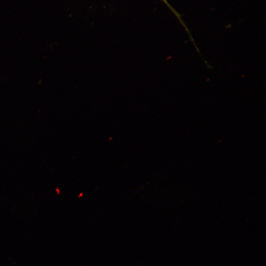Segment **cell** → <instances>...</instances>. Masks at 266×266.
I'll use <instances>...</instances> for the list:
<instances>
[{
    "label": "cell",
    "instance_id": "6da1fadb",
    "mask_svg": "<svg viewBox=\"0 0 266 266\" xmlns=\"http://www.w3.org/2000/svg\"><path fill=\"white\" fill-rule=\"evenodd\" d=\"M162 1L166 5V6H167V7L169 8V9L175 15V16L177 18L179 22L181 23V24L183 25L184 28L185 29L186 32L190 35V32L188 28L185 25L184 22L182 21L180 14L174 9L173 8V7L168 3V2H167L166 0H162Z\"/></svg>",
    "mask_w": 266,
    "mask_h": 266
}]
</instances>
